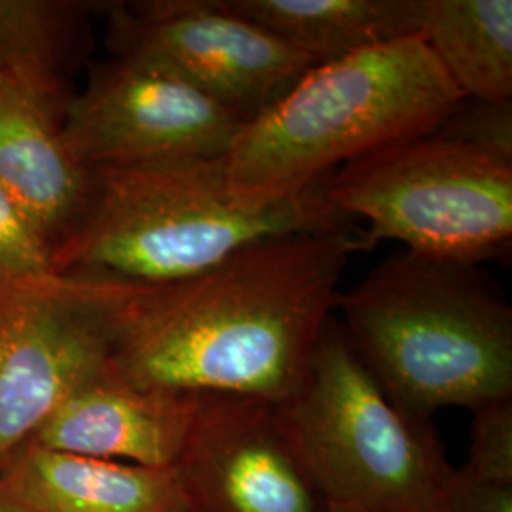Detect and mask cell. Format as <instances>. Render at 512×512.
Listing matches in <instances>:
<instances>
[{
	"label": "cell",
	"instance_id": "6da1fadb",
	"mask_svg": "<svg viewBox=\"0 0 512 512\" xmlns=\"http://www.w3.org/2000/svg\"><path fill=\"white\" fill-rule=\"evenodd\" d=\"M357 251L361 232L348 226L260 241L171 283L114 281L110 361L143 387L283 403L310 368Z\"/></svg>",
	"mask_w": 512,
	"mask_h": 512
},
{
	"label": "cell",
	"instance_id": "7a4b0ae2",
	"mask_svg": "<svg viewBox=\"0 0 512 512\" xmlns=\"http://www.w3.org/2000/svg\"><path fill=\"white\" fill-rule=\"evenodd\" d=\"M323 183L258 200L232 186L224 158L92 169L86 209L55 247L52 270L162 285L260 241L353 226L327 202Z\"/></svg>",
	"mask_w": 512,
	"mask_h": 512
},
{
	"label": "cell",
	"instance_id": "3957f363",
	"mask_svg": "<svg viewBox=\"0 0 512 512\" xmlns=\"http://www.w3.org/2000/svg\"><path fill=\"white\" fill-rule=\"evenodd\" d=\"M359 363L412 420L512 399V308L475 264L404 251L338 294Z\"/></svg>",
	"mask_w": 512,
	"mask_h": 512
},
{
	"label": "cell",
	"instance_id": "277c9868",
	"mask_svg": "<svg viewBox=\"0 0 512 512\" xmlns=\"http://www.w3.org/2000/svg\"><path fill=\"white\" fill-rule=\"evenodd\" d=\"M463 101L420 37L311 67L224 156L239 194L279 200L338 167L427 135Z\"/></svg>",
	"mask_w": 512,
	"mask_h": 512
},
{
	"label": "cell",
	"instance_id": "5b68a950",
	"mask_svg": "<svg viewBox=\"0 0 512 512\" xmlns=\"http://www.w3.org/2000/svg\"><path fill=\"white\" fill-rule=\"evenodd\" d=\"M277 406L329 512H427L456 469L431 423L385 397L332 317L302 384Z\"/></svg>",
	"mask_w": 512,
	"mask_h": 512
},
{
	"label": "cell",
	"instance_id": "8992f818",
	"mask_svg": "<svg viewBox=\"0 0 512 512\" xmlns=\"http://www.w3.org/2000/svg\"><path fill=\"white\" fill-rule=\"evenodd\" d=\"M344 219H363V251L399 241L408 253L475 264L509 253L512 158L431 131L338 167L323 183Z\"/></svg>",
	"mask_w": 512,
	"mask_h": 512
},
{
	"label": "cell",
	"instance_id": "52a82bcc",
	"mask_svg": "<svg viewBox=\"0 0 512 512\" xmlns=\"http://www.w3.org/2000/svg\"><path fill=\"white\" fill-rule=\"evenodd\" d=\"M114 281L0 277V469L80 385L110 365Z\"/></svg>",
	"mask_w": 512,
	"mask_h": 512
},
{
	"label": "cell",
	"instance_id": "ba28073f",
	"mask_svg": "<svg viewBox=\"0 0 512 512\" xmlns=\"http://www.w3.org/2000/svg\"><path fill=\"white\" fill-rule=\"evenodd\" d=\"M110 55L156 63L249 124L315 67L224 0L101 2Z\"/></svg>",
	"mask_w": 512,
	"mask_h": 512
},
{
	"label": "cell",
	"instance_id": "9c48e42d",
	"mask_svg": "<svg viewBox=\"0 0 512 512\" xmlns=\"http://www.w3.org/2000/svg\"><path fill=\"white\" fill-rule=\"evenodd\" d=\"M243 126L179 74L110 55L74 95L61 131L80 164L101 169L224 158Z\"/></svg>",
	"mask_w": 512,
	"mask_h": 512
},
{
	"label": "cell",
	"instance_id": "30bf717a",
	"mask_svg": "<svg viewBox=\"0 0 512 512\" xmlns=\"http://www.w3.org/2000/svg\"><path fill=\"white\" fill-rule=\"evenodd\" d=\"M173 469L188 512H329L270 401L200 395Z\"/></svg>",
	"mask_w": 512,
	"mask_h": 512
},
{
	"label": "cell",
	"instance_id": "8fae6325",
	"mask_svg": "<svg viewBox=\"0 0 512 512\" xmlns=\"http://www.w3.org/2000/svg\"><path fill=\"white\" fill-rule=\"evenodd\" d=\"M200 395L133 384L112 361L57 406L27 444L152 469L173 467Z\"/></svg>",
	"mask_w": 512,
	"mask_h": 512
},
{
	"label": "cell",
	"instance_id": "7c38bea8",
	"mask_svg": "<svg viewBox=\"0 0 512 512\" xmlns=\"http://www.w3.org/2000/svg\"><path fill=\"white\" fill-rule=\"evenodd\" d=\"M14 512H188L173 467L152 469L25 444L0 469Z\"/></svg>",
	"mask_w": 512,
	"mask_h": 512
},
{
	"label": "cell",
	"instance_id": "4fadbf2b",
	"mask_svg": "<svg viewBox=\"0 0 512 512\" xmlns=\"http://www.w3.org/2000/svg\"><path fill=\"white\" fill-rule=\"evenodd\" d=\"M0 184L55 247L82 217L92 169L67 147L61 126L0 82Z\"/></svg>",
	"mask_w": 512,
	"mask_h": 512
},
{
	"label": "cell",
	"instance_id": "5bb4252c",
	"mask_svg": "<svg viewBox=\"0 0 512 512\" xmlns=\"http://www.w3.org/2000/svg\"><path fill=\"white\" fill-rule=\"evenodd\" d=\"M101 2L0 0V82L57 126L76 95V74L92 50Z\"/></svg>",
	"mask_w": 512,
	"mask_h": 512
},
{
	"label": "cell",
	"instance_id": "9a60e30c",
	"mask_svg": "<svg viewBox=\"0 0 512 512\" xmlns=\"http://www.w3.org/2000/svg\"><path fill=\"white\" fill-rule=\"evenodd\" d=\"M315 65L420 37V0H224Z\"/></svg>",
	"mask_w": 512,
	"mask_h": 512
},
{
	"label": "cell",
	"instance_id": "2e32d148",
	"mask_svg": "<svg viewBox=\"0 0 512 512\" xmlns=\"http://www.w3.org/2000/svg\"><path fill=\"white\" fill-rule=\"evenodd\" d=\"M420 38L463 99L512 101L511 0H420Z\"/></svg>",
	"mask_w": 512,
	"mask_h": 512
},
{
	"label": "cell",
	"instance_id": "e0dca14e",
	"mask_svg": "<svg viewBox=\"0 0 512 512\" xmlns=\"http://www.w3.org/2000/svg\"><path fill=\"white\" fill-rule=\"evenodd\" d=\"M469 458L465 475L501 486H512V399L473 410Z\"/></svg>",
	"mask_w": 512,
	"mask_h": 512
},
{
	"label": "cell",
	"instance_id": "ac0fdd59",
	"mask_svg": "<svg viewBox=\"0 0 512 512\" xmlns=\"http://www.w3.org/2000/svg\"><path fill=\"white\" fill-rule=\"evenodd\" d=\"M44 272H54L52 247L0 184V277Z\"/></svg>",
	"mask_w": 512,
	"mask_h": 512
},
{
	"label": "cell",
	"instance_id": "d6986e66",
	"mask_svg": "<svg viewBox=\"0 0 512 512\" xmlns=\"http://www.w3.org/2000/svg\"><path fill=\"white\" fill-rule=\"evenodd\" d=\"M435 133L512 158V101L463 99Z\"/></svg>",
	"mask_w": 512,
	"mask_h": 512
},
{
	"label": "cell",
	"instance_id": "ffe728a7",
	"mask_svg": "<svg viewBox=\"0 0 512 512\" xmlns=\"http://www.w3.org/2000/svg\"><path fill=\"white\" fill-rule=\"evenodd\" d=\"M427 512H512V486L480 482L454 469Z\"/></svg>",
	"mask_w": 512,
	"mask_h": 512
},
{
	"label": "cell",
	"instance_id": "44dd1931",
	"mask_svg": "<svg viewBox=\"0 0 512 512\" xmlns=\"http://www.w3.org/2000/svg\"><path fill=\"white\" fill-rule=\"evenodd\" d=\"M0 512H14V511H8V509H2V507H0Z\"/></svg>",
	"mask_w": 512,
	"mask_h": 512
}]
</instances>
